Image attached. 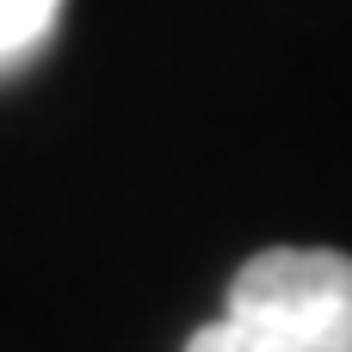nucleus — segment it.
<instances>
[{
	"instance_id": "obj_1",
	"label": "nucleus",
	"mask_w": 352,
	"mask_h": 352,
	"mask_svg": "<svg viewBox=\"0 0 352 352\" xmlns=\"http://www.w3.org/2000/svg\"><path fill=\"white\" fill-rule=\"evenodd\" d=\"M186 352H352V260L334 248L254 254L229 285V309Z\"/></svg>"
},
{
	"instance_id": "obj_2",
	"label": "nucleus",
	"mask_w": 352,
	"mask_h": 352,
	"mask_svg": "<svg viewBox=\"0 0 352 352\" xmlns=\"http://www.w3.org/2000/svg\"><path fill=\"white\" fill-rule=\"evenodd\" d=\"M62 6L68 0H0V80L25 74L50 50V37L62 25Z\"/></svg>"
}]
</instances>
